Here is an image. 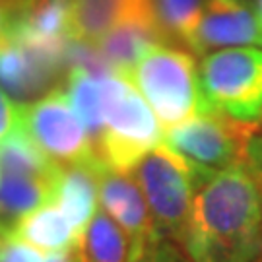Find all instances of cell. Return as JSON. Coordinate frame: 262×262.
Segmentation results:
<instances>
[{
    "label": "cell",
    "instance_id": "18",
    "mask_svg": "<svg viewBox=\"0 0 262 262\" xmlns=\"http://www.w3.org/2000/svg\"><path fill=\"white\" fill-rule=\"evenodd\" d=\"M78 251L85 262H130L132 243L122 227L105 210H97Z\"/></svg>",
    "mask_w": 262,
    "mask_h": 262
},
{
    "label": "cell",
    "instance_id": "9",
    "mask_svg": "<svg viewBox=\"0 0 262 262\" xmlns=\"http://www.w3.org/2000/svg\"><path fill=\"white\" fill-rule=\"evenodd\" d=\"M99 202L107 214L122 227L132 243V254L161 237L148 202L130 171L99 169Z\"/></svg>",
    "mask_w": 262,
    "mask_h": 262
},
{
    "label": "cell",
    "instance_id": "3",
    "mask_svg": "<svg viewBox=\"0 0 262 262\" xmlns=\"http://www.w3.org/2000/svg\"><path fill=\"white\" fill-rule=\"evenodd\" d=\"M130 173L142 188L159 235L185 249L196 188L212 175L196 171L165 144L144 156Z\"/></svg>",
    "mask_w": 262,
    "mask_h": 262
},
{
    "label": "cell",
    "instance_id": "10",
    "mask_svg": "<svg viewBox=\"0 0 262 262\" xmlns=\"http://www.w3.org/2000/svg\"><path fill=\"white\" fill-rule=\"evenodd\" d=\"M101 163H82L60 169L56 181L55 202L72 224L78 245L84 237L90 222L97 212L99 198V169Z\"/></svg>",
    "mask_w": 262,
    "mask_h": 262
},
{
    "label": "cell",
    "instance_id": "2",
    "mask_svg": "<svg viewBox=\"0 0 262 262\" xmlns=\"http://www.w3.org/2000/svg\"><path fill=\"white\" fill-rule=\"evenodd\" d=\"M128 80L167 130L204 115L194 56L173 45H151L132 68Z\"/></svg>",
    "mask_w": 262,
    "mask_h": 262
},
{
    "label": "cell",
    "instance_id": "8",
    "mask_svg": "<svg viewBox=\"0 0 262 262\" xmlns=\"http://www.w3.org/2000/svg\"><path fill=\"white\" fill-rule=\"evenodd\" d=\"M262 49V18L247 0H208L190 51L206 56L225 49Z\"/></svg>",
    "mask_w": 262,
    "mask_h": 262
},
{
    "label": "cell",
    "instance_id": "17",
    "mask_svg": "<svg viewBox=\"0 0 262 262\" xmlns=\"http://www.w3.org/2000/svg\"><path fill=\"white\" fill-rule=\"evenodd\" d=\"M60 165L53 163L41 151L35 142L28 136V132L19 128L0 142V171L2 175H16V177H31L56 181L60 175Z\"/></svg>",
    "mask_w": 262,
    "mask_h": 262
},
{
    "label": "cell",
    "instance_id": "25",
    "mask_svg": "<svg viewBox=\"0 0 262 262\" xmlns=\"http://www.w3.org/2000/svg\"><path fill=\"white\" fill-rule=\"evenodd\" d=\"M254 6H256V10H258V14H260L262 18V0H254Z\"/></svg>",
    "mask_w": 262,
    "mask_h": 262
},
{
    "label": "cell",
    "instance_id": "1",
    "mask_svg": "<svg viewBox=\"0 0 262 262\" xmlns=\"http://www.w3.org/2000/svg\"><path fill=\"white\" fill-rule=\"evenodd\" d=\"M185 251L194 262H262V188L245 163L198 185Z\"/></svg>",
    "mask_w": 262,
    "mask_h": 262
},
{
    "label": "cell",
    "instance_id": "21",
    "mask_svg": "<svg viewBox=\"0 0 262 262\" xmlns=\"http://www.w3.org/2000/svg\"><path fill=\"white\" fill-rule=\"evenodd\" d=\"M21 128V105L12 101L0 88V142Z\"/></svg>",
    "mask_w": 262,
    "mask_h": 262
},
{
    "label": "cell",
    "instance_id": "15",
    "mask_svg": "<svg viewBox=\"0 0 262 262\" xmlns=\"http://www.w3.org/2000/svg\"><path fill=\"white\" fill-rule=\"evenodd\" d=\"M56 181L2 175L0 179V229L12 231L21 217H26L49 202H55Z\"/></svg>",
    "mask_w": 262,
    "mask_h": 262
},
{
    "label": "cell",
    "instance_id": "12",
    "mask_svg": "<svg viewBox=\"0 0 262 262\" xmlns=\"http://www.w3.org/2000/svg\"><path fill=\"white\" fill-rule=\"evenodd\" d=\"M158 43L161 41L150 24L142 19H124L97 43V49L107 60V64L113 68V72L121 78H126L142 55Z\"/></svg>",
    "mask_w": 262,
    "mask_h": 262
},
{
    "label": "cell",
    "instance_id": "13",
    "mask_svg": "<svg viewBox=\"0 0 262 262\" xmlns=\"http://www.w3.org/2000/svg\"><path fill=\"white\" fill-rule=\"evenodd\" d=\"M12 233L35 249L51 253H64L78 247V237L68 217L56 202H49L35 212L21 217Z\"/></svg>",
    "mask_w": 262,
    "mask_h": 262
},
{
    "label": "cell",
    "instance_id": "19",
    "mask_svg": "<svg viewBox=\"0 0 262 262\" xmlns=\"http://www.w3.org/2000/svg\"><path fill=\"white\" fill-rule=\"evenodd\" d=\"M130 262H194L190 254L171 239L158 237L146 247H142L136 254H132Z\"/></svg>",
    "mask_w": 262,
    "mask_h": 262
},
{
    "label": "cell",
    "instance_id": "7",
    "mask_svg": "<svg viewBox=\"0 0 262 262\" xmlns=\"http://www.w3.org/2000/svg\"><path fill=\"white\" fill-rule=\"evenodd\" d=\"M253 128V124L231 121L217 113H204L167 128L163 144L196 171L214 175L245 163V144Z\"/></svg>",
    "mask_w": 262,
    "mask_h": 262
},
{
    "label": "cell",
    "instance_id": "22",
    "mask_svg": "<svg viewBox=\"0 0 262 262\" xmlns=\"http://www.w3.org/2000/svg\"><path fill=\"white\" fill-rule=\"evenodd\" d=\"M245 165L262 188V124L254 126L245 144Z\"/></svg>",
    "mask_w": 262,
    "mask_h": 262
},
{
    "label": "cell",
    "instance_id": "16",
    "mask_svg": "<svg viewBox=\"0 0 262 262\" xmlns=\"http://www.w3.org/2000/svg\"><path fill=\"white\" fill-rule=\"evenodd\" d=\"M113 76V74H111ZM105 76H92L82 70H70L66 74V95L84 122L85 130L94 142L95 156L97 146L105 130Z\"/></svg>",
    "mask_w": 262,
    "mask_h": 262
},
{
    "label": "cell",
    "instance_id": "6",
    "mask_svg": "<svg viewBox=\"0 0 262 262\" xmlns=\"http://www.w3.org/2000/svg\"><path fill=\"white\" fill-rule=\"evenodd\" d=\"M21 128L60 167L101 163L84 122L64 90L56 88L37 101L21 105ZM103 165V163H101Z\"/></svg>",
    "mask_w": 262,
    "mask_h": 262
},
{
    "label": "cell",
    "instance_id": "11",
    "mask_svg": "<svg viewBox=\"0 0 262 262\" xmlns=\"http://www.w3.org/2000/svg\"><path fill=\"white\" fill-rule=\"evenodd\" d=\"M124 19H142L150 24L146 0H72L74 41L97 45L117 24Z\"/></svg>",
    "mask_w": 262,
    "mask_h": 262
},
{
    "label": "cell",
    "instance_id": "5",
    "mask_svg": "<svg viewBox=\"0 0 262 262\" xmlns=\"http://www.w3.org/2000/svg\"><path fill=\"white\" fill-rule=\"evenodd\" d=\"M198 80L206 113L262 124V49H225L202 56Z\"/></svg>",
    "mask_w": 262,
    "mask_h": 262
},
{
    "label": "cell",
    "instance_id": "14",
    "mask_svg": "<svg viewBox=\"0 0 262 262\" xmlns=\"http://www.w3.org/2000/svg\"><path fill=\"white\" fill-rule=\"evenodd\" d=\"M208 0H146L151 28L163 45L190 49Z\"/></svg>",
    "mask_w": 262,
    "mask_h": 262
},
{
    "label": "cell",
    "instance_id": "23",
    "mask_svg": "<svg viewBox=\"0 0 262 262\" xmlns=\"http://www.w3.org/2000/svg\"><path fill=\"white\" fill-rule=\"evenodd\" d=\"M35 0H0V12L6 16V19H14L21 16Z\"/></svg>",
    "mask_w": 262,
    "mask_h": 262
},
{
    "label": "cell",
    "instance_id": "4",
    "mask_svg": "<svg viewBox=\"0 0 262 262\" xmlns=\"http://www.w3.org/2000/svg\"><path fill=\"white\" fill-rule=\"evenodd\" d=\"M105 130L97 159L105 167L132 171L144 156L163 144V126L148 101L121 76L103 78Z\"/></svg>",
    "mask_w": 262,
    "mask_h": 262
},
{
    "label": "cell",
    "instance_id": "20",
    "mask_svg": "<svg viewBox=\"0 0 262 262\" xmlns=\"http://www.w3.org/2000/svg\"><path fill=\"white\" fill-rule=\"evenodd\" d=\"M0 262H45V256L12 231L0 229Z\"/></svg>",
    "mask_w": 262,
    "mask_h": 262
},
{
    "label": "cell",
    "instance_id": "24",
    "mask_svg": "<svg viewBox=\"0 0 262 262\" xmlns=\"http://www.w3.org/2000/svg\"><path fill=\"white\" fill-rule=\"evenodd\" d=\"M6 21H8V19H6V16H4L2 12H0V37L4 35V29H6Z\"/></svg>",
    "mask_w": 262,
    "mask_h": 262
}]
</instances>
